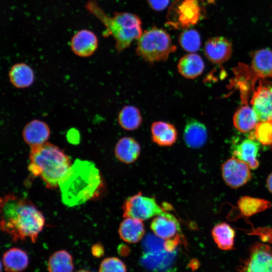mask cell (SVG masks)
Returning <instances> with one entry per match:
<instances>
[{"label":"cell","mask_w":272,"mask_h":272,"mask_svg":"<svg viewBox=\"0 0 272 272\" xmlns=\"http://www.w3.org/2000/svg\"><path fill=\"white\" fill-rule=\"evenodd\" d=\"M205 69V63L202 58L195 53L183 55L177 64L179 73L188 79H194L200 76Z\"/></svg>","instance_id":"obj_17"},{"label":"cell","mask_w":272,"mask_h":272,"mask_svg":"<svg viewBox=\"0 0 272 272\" xmlns=\"http://www.w3.org/2000/svg\"><path fill=\"white\" fill-rule=\"evenodd\" d=\"M117 120L120 126L126 130L138 129L143 121L140 110L132 105L124 106L118 114Z\"/></svg>","instance_id":"obj_26"},{"label":"cell","mask_w":272,"mask_h":272,"mask_svg":"<svg viewBox=\"0 0 272 272\" xmlns=\"http://www.w3.org/2000/svg\"><path fill=\"white\" fill-rule=\"evenodd\" d=\"M178 41L181 47L189 53L197 52L201 46L200 35L194 29H188L183 30L179 35Z\"/></svg>","instance_id":"obj_29"},{"label":"cell","mask_w":272,"mask_h":272,"mask_svg":"<svg viewBox=\"0 0 272 272\" xmlns=\"http://www.w3.org/2000/svg\"><path fill=\"white\" fill-rule=\"evenodd\" d=\"M250 167L245 162L233 156L222 165V175L226 184L237 188L246 184L251 178Z\"/></svg>","instance_id":"obj_9"},{"label":"cell","mask_w":272,"mask_h":272,"mask_svg":"<svg viewBox=\"0 0 272 272\" xmlns=\"http://www.w3.org/2000/svg\"><path fill=\"white\" fill-rule=\"evenodd\" d=\"M98 39L91 31L82 29L77 32L71 41V47L73 52L80 57L92 55L98 47Z\"/></svg>","instance_id":"obj_12"},{"label":"cell","mask_w":272,"mask_h":272,"mask_svg":"<svg viewBox=\"0 0 272 272\" xmlns=\"http://www.w3.org/2000/svg\"><path fill=\"white\" fill-rule=\"evenodd\" d=\"M252 68L261 78H272V50L262 48L256 50L252 58Z\"/></svg>","instance_id":"obj_22"},{"label":"cell","mask_w":272,"mask_h":272,"mask_svg":"<svg viewBox=\"0 0 272 272\" xmlns=\"http://www.w3.org/2000/svg\"><path fill=\"white\" fill-rule=\"evenodd\" d=\"M2 262L7 272H20L27 267L29 258L27 253L18 248H12L3 254Z\"/></svg>","instance_id":"obj_21"},{"label":"cell","mask_w":272,"mask_h":272,"mask_svg":"<svg viewBox=\"0 0 272 272\" xmlns=\"http://www.w3.org/2000/svg\"><path fill=\"white\" fill-rule=\"evenodd\" d=\"M253 137L262 145H272V120L258 122Z\"/></svg>","instance_id":"obj_30"},{"label":"cell","mask_w":272,"mask_h":272,"mask_svg":"<svg viewBox=\"0 0 272 272\" xmlns=\"http://www.w3.org/2000/svg\"><path fill=\"white\" fill-rule=\"evenodd\" d=\"M75 272H90L89 271L86 270V269H80L78 271H76Z\"/></svg>","instance_id":"obj_35"},{"label":"cell","mask_w":272,"mask_h":272,"mask_svg":"<svg viewBox=\"0 0 272 272\" xmlns=\"http://www.w3.org/2000/svg\"><path fill=\"white\" fill-rule=\"evenodd\" d=\"M154 143L161 147H169L177 141L178 131L174 124L163 121L154 122L151 127Z\"/></svg>","instance_id":"obj_15"},{"label":"cell","mask_w":272,"mask_h":272,"mask_svg":"<svg viewBox=\"0 0 272 272\" xmlns=\"http://www.w3.org/2000/svg\"><path fill=\"white\" fill-rule=\"evenodd\" d=\"M259 151V144L249 139L237 145L233 152V156L246 163L250 169H256L259 163L256 157Z\"/></svg>","instance_id":"obj_20"},{"label":"cell","mask_w":272,"mask_h":272,"mask_svg":"<svg viewBox=\"0 0 272 272\" xmlns=\"http://www.w3.org/2000/svg\"><path fill=\"white\" fill-rule=\"evenodd\" d=\"M150 7L155 11H161L167 7L170 0H147Z\"/></svg>","instance_id":"obj_32"},{"label":"cell","mask_w":272,"mask_h":272,"mask_svg":"<svg viewBox=\"0 0 272 272\" xmlns=\"http://www.w3.org/2000/svg\"><path fill=\"white\" fill-rule=\"evenodd\" d=\"M266 186L268 190L272 193V172L269 174L266 179Z\"/></svg>","instance_id":"obj_34"},{"label":"cell","mask_w":272,"mask_h":272,"mask_svg":"<svg viewBox=\"0 0 272 272\" xmlns=\"http://www.w3.org/2000/svg\"><path fill=\"white\" fill-rule=\"evenodd\" d=\"M1 229L14 241L35 243L45 224L42 213L30 201L10 193L1 198Z\"/></svg>","instance_id":"obj_1"},{"label":"cell","mask_w":272,"mask_h":272,"mask_svg":"<svg viewBox=\"0 0 272 272\" xmlns=\"http://www.w3.org/2000/svg\"><path fill=\"white\" fill-rule=\"evenodd\" d=\"M50 134V130L48 124L38 119H34L28 122L22 132L24 141L30 147L46 143Z\"/></svg>","instance_id":"obj_14"},{"label":"cell","mask_w":272,"mask_h":272,"mask_svg":"<svg viewBox=\"0 0 272 272\" xmlns=\"http://www.w3.org/2000/svg\"><path fill=\"white\" fill-rule=\"evenodd\" d=\"M238 272H272V248L255 242L250 247L248 254L239 263Z\"/></svg>","instance_id":"obj_8"},{"label":"cell","mask_w":272,"mask_h":272,"mask_svg":"<svg viewBox=\"0 0 272 272\" xmlns=\"http://www.w3.org/2000/svg\"><path fill=\"white\" fill-rule=\"evenodd\" d=\"M114 152L116 158L119 161L126 164H130L138 158L141 152V146L133 138L123 137L117 143Z\"/></svg>","instance_id":"obj_18"},{"label":"cell","mask_w":272,"mask_h":272,"mask_svg":"<svg viewBox=\"0 0 272 272\" xmlns=\"http://www.w3.org/2000/svg\"><path fill=\"white\" fill-rule=\"evenodd\" d=\"M118 233L124 241L135 243L140 241L145 234L144 225L141 220L127 217L121 223Z\"/></svg>","instance_id":"obj_19"},{"label":"cell","mask_w":272,"mask_h":272,"mask_svg":"<svg viewBox=\"0 0 272 272\" xmlns=\"http://www.w3.org/2000/svg\"><path fill=\"white\" fill-rule=\"evenodd\" d=\"M49 272H73L74 264L72 255L64 250L53 253L47 262Z\"/></svg>","instance_id":"obj_28"},{"label":"cell","mask_w":272,"mask_h":272,"mask_svg":"<svg viewBox=\"0 0 272 272\" xmlns=\"http://www.w3.org/2000/svg\"><path fill=\"white\" fill-rule=\"evenodd\" d=\"M235 234V230L225 222L217 224L212 230V235L217 246L225 251L234 249Z\"/></svg>","instance_id":"obj_24"},{"label":"cell","mask_w":272,"mask_h":272,"mask_svg":"<svg viewBox=\"0 0 272 272\" xmlns=\"http://www.w3.org/2000/svg\"><path fill=\"white\" fill-rule=\"evenodd\" d=\"M250 104L259 122L272 120V84L260 83Z\"/></svg>","instance_id":"obj_10"},{"label":"cell","mask_w":272,"mask_h":272,"mask_svg":"<svg viewBox=\"0 0 272 272\" xmlns=\"http://www.w3.org/2000/svg\"><path fill=\"white\" fill-rule=\"evenodd\" d=\"M125 264L119 258L109 257L101 262L98 272H126Z\"/></svg>","instance_id":"obj_31"},{"label":"cell","mask_w":272,"mask_h":272,"mask_svg":"<svg viewBox=\"0 0 272 272\" xmlns=\"http://www.w3.org/2000/svg\"><path fill=\"white\" fill-rule=\"evenodd\" d=\"M258 122L255 111L252 108L247 105L240 107L236 111L233 117L234 126L243 133L252 130Z\"/></svg>","instance_id":"obj_25"},{"label":"cell","mask_w":272,"mask_h":272,"mask_svg":"<svg viewBox=\"0 0 272 272\" xmlns=\"http://www.w3.org/2000/svg\"><path fill=\"white\" fill-rule=\"evenodd\" d=\"M232 45L227 38L217 36L209 39L204 46V53L212 62L217 64L227 61L232 53Z\"/></svg>","instance_id":"obj_11"},{"label":"cell","mask_w":272,"mask_h":272,"mask_svg":"<svg viewBox=\"0 0 272 272\" xmlns=\"http://www.w3.org/2000/svg\"><path fill=\"white\" fill-rule=\"evenodd\" d=\"M203 0H175L170 6L166 25L186 30L196 25L205 16Z\"/></svg>","instance_id":"obj_6"},{"label":"cell","mask_w":272,"mask_h":272,"mask_svg":"<svg viewBox=\"0 0 272 272\" xmlns=\"http://www.w3.org/2000/svg\"><path fill=\"white\" fill-rule=\"evenodd\" d=\"M208 131L206 126L200 121L191 119L187 121L183 131V139L187 146L198 149L206 143Z\"/></svg>","instance_id":"obj_16"},{"label":"cell","mask_w":272,"mask_h":272,"mask_svg":"<svg viewBox=\"0 0 272 272\" xmlns=\"http://www.w3.org/2000/svg\"><path fill=\"white\" fill-rule=\"evenodd\" d=\"M86 7L105 26L104 36L111 35L113 37L118 52L128 48L132 41L138 40L143 33L142 21L134 14L116 12L113 17H109L93 1H89Z\"/></svg>","instance_id":"obj_4"},{"label":"cell","mask_w":272,"mask_h":272,"mask_svg":"<svg viewBox=\"0 0 272 272\" xmlns=\"http://www.w3.org/2000/svg\"><path fill=\"white\" fill-rule=\"evenodd\" d=\"M91 251L94 256L99 257L103 254L104 249L101 244H96L92 246Z\"/></svg>","instance_id":"obj_33"},{"label":"cell","mask_w":272,"mask_h":272,"mask_svg":"<svg viewBox=\"0 0 272 272\" xmlns=\"http://www.w3.org/2000/svg\"><path fill=\"white\" fill-rule=\"evenodd\" d=\"M123 216L142 221L149 219L164 212L154 198L139 193L127 198L122 206Z\"/></svg>","instance_id":"obj_7"},{"label":"cell","mask_w":272,"mask_h":272,"mask_svg":"<svg viewBox=\"0 0 272 272\" xmlns=\"http://www.w3.org/2000/svg\"><path fill=\"white\" fill-rule=\"evenodd\" d=\"M150 227L157 237L164 240H169L173 238L180 229L176 218L165 212L153 220Z\"/></svg>","instance_id":"obj_13"},{"label":"cell","mask_w":272,"mask_h":272,"mask_svg":"<svg viewBox=\"0 0 272 272\" xmlns=\"http://www.w3.org/2000/svg\"><path fill=\"white\" fill-rule=\"evenodd\" d=\"M28 170L40 177L49 189L58 186L59 180L71 166L69 157L60 148L46 142L31 147Z\"/></svg>","instance_id":"obj_3"},{"label":"cell","mask_w":272,"mask_h":272,"mask_svg":"<svg viewBox=\"0 0 272 272\" xmlns=\"http://www.w3.org/2000/svg\"><path fill=\"white\" fill-rule=\"evenodd\" d=\"M176 50L170 35L162 28L153 27L138 39L137 54L150 63L166 61Z\"/></svg>","instance_id":"obj_5"},{"label":"cell","mask_w":272,"mask_h":272,"mask_svg":"<svg viewBox=\"0 0 272 272\" xmlns=\"http://www.w3.org/2000/svg\"><path fill=\"white\" fill-rule=\"evenodd\" d=\"M237 206L244 216L249 217L270 208L272 205L264 199L243 196L238 200Z\"/></svg>","instance_id":"obj_27"},{"label":"cell","mask_w":272,"mask_h":272,"mask_svg":"<svg viewBox=\"0 0 272 272\" xmlns=\"http://www.w3.org/2000/svg\"><path fill=\"white\" fill-rule=\"evenodd\" d=\"M102 184L99 170L94 164L77 160L59 181L63 202L79 205L96 195Z\"/></svg>","instance_id":"obj_2"},{"label":"cell","mask_w":272,"mask_h":272,"mask_svg":"<svg viewBox=\"0 0 272 272\" xmlns=\"http://www.w3.org/2000/svg\"><path fill=\"white\" fill-rule=\"evenodd\" d=\"M9 77L14 86L24 89L30 87L33 83L35 76L30 66L25 63H18L11 68Z\"/></svg>","instance_id":"obj_23"}]
</instances>
